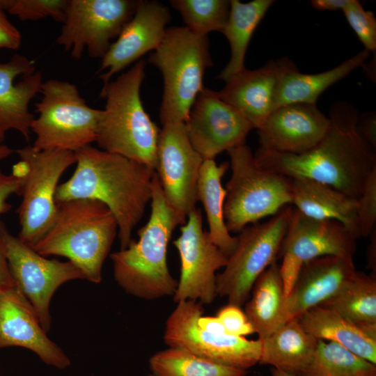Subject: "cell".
<instances>
[{
	"label": "cell",
	"mask_w": 376,
	"mask_h": 376,
	"mask_svg": "<svg viewBox=\"0 0 376 376\" xmlns=\"http://www.w3.org/2000/svg\"><path fill=\"white\" fill-rule=\"evenodd\" d=\"M358 118L352 105L336 103L330 109L327 133L313 148L301 154L258 148L255 159L268 171L321 182L357 200L376 167L375 149L359 134Z\"/></svg>",
	"instance_id": "obj_1"
},
{
	"label": "cell",
	"mask_w": 376,
	"mask_h": 376,
	"mask_svg": "<svg viewBox=\"0 0 376 376\" xmlns=\"http://www.w3.org/2000/svg\"><path fill=\"white\" fill-rule=\"evenodd\" d=\"M74 153L76 169L58 186L56 203L90 198L104 203L117 221L120 249L127 248L150 203L155 170L91 145Z\"/></svg>",
	"instance_id": "obj_2"
},
{
	"label": "cell",
	"mask_w": 376,
	"mask_h": 376,
	"mask_svg": "<svg viewBox=\"0 0 376 376\" xmlns=\"http://www.w3.org/2000/svg\"><path fill=\"white\" fill-rule=\"evenodd\" d=\"M147 223L127 248L110 255L114 279L127 294L154 300L173 296L178 281L167 265V247L174 229L184 221L166 201L155 173Z\"/></svg>",
	"instance_id": "obj_3"
},
{
	"label": "cell",
	"mask_w": 376,
	"mask_h": 376,
	"mask_svg": "<svg viewBox=\"0 0 376 376\" xmlns=\"http://www.w3.org/2000/svg\"><path fill=\"white\" fill-rule=\"evenodd\" d=\"M57 203L56 218L47 233L32 248L42 256L65 257L84 274L100 283L102 269L118 226L104 203L79 198Z\"/></svg>",
	"instance_id": "obj_4"
},
{
	"label": "cell",
	"mask_w": 376,
	"mask_h": 376,
	"mask_svg": "<svg viewBox=\"0 0 376 376\" xmlns=\"http://www.w3.org/2000/svg\"><path fill=\"white\" fill-rule=\"evenodd\" d=\"M145 61H136L126 72L102 86L106 100L95 142L99 148L145 164L154 170L160 129L145 111L140 95Z\"/></svg>",
	"instance_id": "obj_5"
},
{
	"label": "cell",
	"mask_w": 376,
	"mask_h": 376,
	"mask_svg": "<svg viewBox=\"0 0 376 376\" xmlns=\"http://www.w3.org/2000/svg\"><path fill=\"white\" fill-rule=\"evenodd\" d=\"M148 62L163 77L159 109L162 124L185 123L204 88L205 70L213 65L207 36L196 35L185 26L167 28L162 42L150 54Z\"/></svg>",
	"instance_id": "obj_6"
},
{
	"label": "cell",
	"mask_w": 376,
	"mask_h": 376,
	"mask_svg": "<svg viewBox=\"0 0 376 376\" xmlns=\"http://www.w3.org/2000/svg\"><path fill=\"white\" fill-rule=\"evenodd\" d=\"M227 152L231 175L225 188L224 219L230 233L292 205L290 178L263 168L245 143Z\"/></svg>",
	"instance_id": "obj_7"
},
{
	"label": "cell",
	"mask_w": 376,
	"mask_h": 376,
	"mask_svg": "<svg viewBox=\"0 0 376 376\" xmlns=\"http://www.w3.org/2000/svg\"><path fill=\"white\" fill-rule=\"evenodd\" d=\"M40 93L31 126L33 148L75 152L96 141L102 109L88 106L75 84L51 79L43 81Z\"/></svg>",
	"instance_id": "obj_8"
},
{
	"label": "cell",
	"mask_w": 376,
	"mask_h": 376,
	"mask_svg": "<svg viewBox=\"0 0 376 376\" xmlns=\"http://www.w3.org/2000/svg\"><path fill=\"white\" fill-rule=\"evenodd\" d=\"M15 152L19 161L13 173L21 180L22 196L17 210L20 225L18 237L32 247L52 225L57 213L55 196L59 180L76 159L73 152L39 150L32 146Z\"/></svg>",
	"instance_id": "obj_9"
},
{
	"label": "cell",
	"mask_w": 376,
	"mask_h": 376,
	"mask_svg": "<svg viewBox=\"0 0 376 376\" xmlns=\"http://www.w3.org/2000/svg\"><path fill=\"white\" fill-rule=\"evenodd\" d=\"M283 207L269 220L244 227L233 253L221 273L217 275V295L241 307L249 299L262 273L276 261L292 211Z\"/></svg>",
	"instance_id": "obj_10"
},
{
	"label": "cell",
	"mask_w": 376,
	"mask_h": 376,
	"mask_svg": "<svg viewBox=\"0 0 376 376\" xmlns=\"http://www.w3.org/2000/svg\"><path fill=\"white\" fill-rule=\"evenodd\" d=\"M202 304L181 301L169 316L164 333L169 347L180 348L214 362L247 370L259 363L262 342L245 337L210 332L198 324Z\"/></svg>",
	"instance_id": "obj_11"
},
{
	"label": "cell",
	"mask_w": 376,
	"mask_h": 376,
	"mask_svg": "<svg viewBox=\"0 0 376 376\" xmlns=\"http://www.w3.org/2000/svg\"><path fill=\"white\" fill-rule=\"evenodd\" d=\"M139 1L69 0L58 45L80 59L85 49L102 59L134 15Z\"/></svg>",
	"instance_id": "obj_12"
},
{
	"label": "cell",
	"mask_w": 376,
	"mask_h": 376,
	"mask_svg": "<svg viewBox=\"0 0 376 376\" xmlns=\"http://www.w3.org/2000/svg\"><path fill=\"white\" fill-rule=\"evenodd\" d=\"M0 240L16 285L34 308L47 333L51 327L49 306L54 294L68 281L85 279L84 274L69 260H49L39 254L13 235L1 220Z\"/></svg>",
	"instance_id": "obj_13"
},
{
	"label": "cell",
	"mask_w": 376,
	"mask_h": 376,
	"mask_svg": "<svg viewBox=\"0 0 376 376\" xmlns=\"http://www.w3.org/2000/svg\"><path fill=\"white\" fill-rule=\"evenodd\" d=\"M357 240L341 223L311 218L293 207L279 253L285 297L303 264L325 256L353 257Z\"/></svg>",
	"instance_id": "obj_14"
},
{
	"label": "cell",
	"mask_w": 376,
	"mask_h": 376,
	"mask_svg": "<svg viewBox=\"0 0 376 376\" xmlns=\"http://www.w3.org/2000/svg\"><path fill=\"white\" fill-rule=\"evenodd\" d=\"M180 235L173 241L180 259V276L173 300L212 303L217 296L216 272L224 267L228 258L212 241L203 227L200 209L191 211L180 226Z\"/></svg>",
	"instance_id": "obj_15"
},
{
	"label": "cell",
	"mask_w": 376,
	"mask_h": 376,
	"mask_svg": "<svg viewBox=\"0 0 376 376\" xmlns=\"http://www.w3.org/2000/svg\"><path fill=\"white\" fill-rule=\"evenodd\" d=\"M203 161L187 137L185 123L162 125L155 171L166 201L185 222L198 201L197 183Z\"/></svg>",
	"instance_id": "obj_16"
},
{
	"label": "cell",
	"mask_w": 376,
	"mask_h": 376,
	"mask_svg": "<svg viewBox=\"0 0 376 376\" xmlns=\"http://www.w3.org/2000/svg\"><path fill=\"white\" fill-rule=\"evenodd\" d=\"M185 125L191 146L203 160L214 159L221 152L245 143L253 129L217 91L205 87L198 95Z\"/></svg>",
	"instance_id": "obj_17"
},
{
	"label": "cell",
	"mask_w": 376,
	"mask_h": 376,
	"mask_svg": "<svg viewBox=\"0 0 376 376\" xmlns=\"http://www.w3.org/2000/svg\"><path fill=\"white\" fill-rule=\"evenodd\" d=\"M171 20L170 11L162 3L139 0L134 15L101 59L97 72L101 73L102 86L145 54L154 51L162 42Z\"/></svg>",
	"instance_id": "obj_18"
},
{
	"label": "cell",
	"mask_w": 376,
	"mask_h": 376,
	"mask_svg": "<svg viewBox=\"0 0 376 376\" xmlns=\"http://www.w3.org/2000/svg\"><path fill=\"white\" fill-rule=\"evenodd\" d=\"M26 348L47 365L64 369L70 360L47 336L38 315L16 284L0 291V349Z\"/></svg>",
	"instance_id": "obj_19"
},
{
	"label": "cell",
	"mask_w": 376,
	"mask_h": 376,
	"mask_svg": "<svg viewBox=\"0 0 376 376\" xmlns=\"http://www.w3.org/2000/svg\"><path fill=\"white\" fill-rule=\"evenodd\" d=\"M327 118L313 104L292 103L275 109L257 130L259 148L301 154L313 148L329 127Z\"/></svg>",
	"instance_id": "obj_20"
},
{
	"label": "cell",
	"mask_w": 376,
	"mask_h": 376,
	"mask_svg": "<svg viewBox=\"0 0 376 376\" xmlns=\"http://www.w3.org/2000/svg\"><path fill=\"white\" fill-rule=\"evenodd\" d=\"M42 75L35 63L22 54H15L0 63V143L6 133L15 130L30 139L31 126L35 118L29 105L40 93Z\"/></svg>",
	"instance_id": "obj_21"
},
{
	"label": "cell",
	"mask_w": 376,
	"mask_h": 376,
	"mask_svg": "<svg viewBox=\"0 0 376 376\" xmlns=\"http://www.w3.org/2000/svg\"><path fill=\"white\" fill-rule=\"evenodd\" d=\"M292 63L290 59L283 58L258 69H244L226 81L217 94L237 110L253 129L258 130L276 109L281 78Z\"/></svg>",
	"instance_id": "obj_22"
},
{
	"label": "cell",
	"mask_w": 376,
	"mask_h": 376,
	"mask_svg": "<svg viewBox=\"0 0 376 376\" xmlns=\"http://www.w3.org/2000/svg\"><path fill=\"white\" fill-rule=\"evenodd\" d=\"M356 272L353 257L325 256L303 264L286 298L285 322L333 297Z\"/></svg>",
	"instance_id": "obj_23"
},
{
	"label": "cell",
	"mask_w": 376,
	"mask_h": 376,
	"mask_svg": "<svg viewBox=\"0 0 376 376\" xmlns=\"http://www.w3.org/2000/svg\"><path fill=\"white\" fill-rule=\"evenodd\" d=\"M292 205L303 214L316 219L341 223L361 237L357 200L327 185L306 178H290Z\"/></svg>",
	"instance_id": "obj_24"
},
{
	"label": "cell",
	"mask_w": 376,
	"mask_h": 376,
	"mask_svg": "<svg viewBox=\"0 0 376 376\" xmlns=\"http://www.w3.org/2000/svg\"><path fill=\"white\" fill-rule=\"evenodd\" d=\"M298 320L304 329L315 338L336 343L376 364V338L334 310L318 305L304 313Z\"/></svg>",
	"instance_id": "obj_25"
},
{
	"label": "cell",
	"mask_w": 376,
	"mask_h": 376,
	"mask_svg": "<svg viewBox=\"0 0 376 376\" xmlns=\"http://www.w3.org/2000/svg\"><path fill=\"white\" fill-rule=\"evenodd\" d=\"M260 364L297 375L309 363L318 339L307 333L298 318L289 320L263 339Z\"/></svg>",
	"instance_id": "obj_26"
},
{
	"label": "cell",
	"mask_w": 376,
	"mask_h": 376,
	"mask_svg": "<svg viewBox=\"0 0 376 376\" xmlns=\"http://www.w3.org/2000/svg\"><path fill=\"white\" fill-rule=\"evenodd\" d=\"M369 56L370 52L363 49L336 67L317 74L301 73L292 63L281 78L276 109L292 103L316 104L320 94L357 68L362 66Z\"/></svg>",
	"instance_id": "obj_27"
},
{
	"label": "cell",
	"mask_w": 376,
	"mask_h": 376,
	"mask_svg": "<svg viewBox=\"0 0 376 376\" xmlns=\"http://www.w3.org/2000/svg\"><path fill=\"white\" fill-rule=\"evenodd\" d=\"M229 166V162L217 164L214 159L204 160L197 183V200L204 207L209 235L227 258L233 253L237 244V237L231 235L224 219L226 191L221 179Z\"/></svg>",
	"instance_id": "obj_28"
},
{
	"label": "cell",
	"mask_w": 376,
	"mask_h": 376,
	"mask_svg": "<svg viewBox=\"0 0 376 376\" xmlns=\"http://www.w3.org/2000/svg\"><path fill=\"white\" fill-rule=\"evenodd\" d=\"M285 301L280 265L275 261L258 278L245 306L244 313L259 339L268 336L285 322Z\"/></svg>",
	"instance_id": "obj_29"
},
{
	"label": "cell",
	"mask_w": 376,
	"mask_h": 376,
	"mask_svg": "<svg viewBox=\"0 0 376 376\" xmlns=\"http://www.w3.org/2000/svg\"><path fill=\"white\" fill-rule=\"evenodd\" d=\"M273 3L272 0L230 1L229 15L221 33L229 42L230 57L217 79L226 82L246 69L245 56L253 33Z\"/></svg>",
	"instance_id": "obj_30"
},
{
	"label": "cell",
	"mask_w": 376,
	"mask_h": 376,
	"mask_svg": "<svg viewBox=\"0 0 376 376\" xmlns=\"http://www.w3.org/2000/svg\"><path fill=\"white\" fill-rule=\"evenodd\" d=\"M320 305L334 310L376 338V276L357 271L336 295Z\"/></svg>",
	"instance_id": "obj_31"
},
{
	"label": "cell",
	"mask_w": 376,
	"mask_h": 376,
	"mask_svg": "<svg viewBox=\"0 0 376 376\" xmlns=\"http://www.w3.org/2000/svg\"><path fill=\"white\" fill-rule=\"evenodd\" d=\"M157 376H246L247 370L225 366L180 348L159 351L149 359Z\"/></svg>",
	"instance_id": "obj_32"
},
{
	"label": "cell",
	"mask_w": 376,
	"mask_h": 376,
	"mask_svg": "<svg viewBox=\"0 0 376 376\" xmlns=\"http://www.w3.org/2000/svg\"><path fill=\"white\" fill-rule=\"evenodd\" d=\"M296 376H376V364L336 343L318 340L309 363Z\"/></svg>",
	"instance_id": "obj_33"
},
{
	"label": "cell",
	"mask_w": 376,
	"mask_h": 376,
	"mask_svg": "<svg viewBox=\"0 0 376 376\" xmlns=\"http://www.w3.org/2000/svg\"><path fill=\"white\" fill-rule=\"evenodd\" d=\"M171 6L181 15L185 27L202 36L221 32L230 12L227 0H171Z\"/></svg>",
	"instance_id": "obj_34"
},
{
	"label": "cell",
	"mask_w": 376,
	"mask_h": 376,
	"mask_svg": "<svg viewBox=\"0 0 376 376\" xmlns=\"http://www.w3.org/2000/svg\"><path fill=\"white\" fill-rule=\"evenodd\" d=\"M69 0H0L4 10L22 21L51 17L63 23Z\"/></svg>",
	"instance_id": "obj_35"
},
{
	"label": "cell",
	"mask_w": 376,
	"mask_h": 376,
	"mask_svg": "<svg viewBox=\"0 0 376 376\" xmlns=\"http://www.w3.org/2000/svg\"><path fill=\"white\" fill-rule=\"evenodd\" d=\"M350 26L357 34L364 49L375 52L376 19L370 11H366L358 0H350L343 9Z\"/></svg>",
	"instance_id": "obj_36"
},
{
	"label": "cell",
	"mask_w": 376,
	"mask_h": 376,
	"mask_svg": "<svg viewBox=\"0 0 376 376\" xmlns=\"http://www.w3.org/2000/svg\"><path fill=\"white\" fill-rule=\"evenodd\" d=\"M357 214L361 237H368L376 230V167L369 173L357 199Z\"/></svg>",
	"instance_id": "obj_37"
},
{
	"label": "cell",
	"mask_w": 376,
	"mask_h": 376,
	"mask_svg": "<svg viewBox=\"0 0 376 376\" xmlns=\"http://www.w3.org/2000/svg\"><path fill=\"white\" fill-rule=\"evenodd\" d=\"M217 316L230 335L244 337L255 332L245 313L240 306L228 304L218 311Z\"/></svg>",
	"instance_id": "obj_38"
},
{
	"label": "cell",
	"mask_w": 376,
	"mask_h": 376,
	"mask_svg": "<svg viewBox=\"0 0 376 376\" xmlns=\"http://www.w3.org/2000/svg\"><path fill=\"white\" fill-rule=\"evenodd\" d=\"M22 43L20 31L8 19L0 4V49H17Z\"/></svg>",
	"instance_id": "obj_39"
},
{
	"label": "cell",
	"mask_w": 376,
	"mask_h": 376,
	"mask_svg": "<svg viewBox=\"0 0 376 376\" xmlns=\"http://www.w3.org/2000/svg\"><path fill=\"white\" fill-rule=\"evenodd\" d=\"M20 191V178L13 173L8 175L0 169V214L10 210L11 205L7 200L13 194L19 195Z\"/></svg>",
	"instance_id": "obj_40"
},
{
	"label": "cell",
	"mask_w": 376,
	"mask_h": 376,
	"mask_svg": "<svg viewBox=\"0 0 376 376\" xmlns=\"http://www.w3.org/2000/svg\"><path fill=\"white\" fill-rule=\"evenodd\" d=\"M357 129L361 136L376 149V117L375 113L359 115Z\"/></svg>",
	"instance_id": "obj_41"
},
{
	"label": "cell",
	"mask_w": 376,
	"mask_h": 376,
	"mask_svg": "<svg viewBox=\"0 0 376 376\" xmlns=\"http://www.w3.org/2000/svg\"><path fill=\"white\" fill-rule=\"evenodd\" d=\"M15 285V282L9 269L4 248L0 240V291Z\"/></svg>",
	"instance_id": "obj_42"
},
{
	"label": "cell",
	"mask_w": 376,
	"mask_h": 376,
	"mask_svg": "<svg viewBox=\"0 0 376 376\" xmlns=\"http://www.w3.org/2000/svg\"><path fill=\"white\" fill-rule=\"evenodd\" d=\"M198 324L200 327L214 334H228L217 316H203L198 320Z\"/></svg>",
	"instance_id": "obj_43"
},
{
	"label": "cell",
	"mask_w": 376,
	"mask_h": 376,
	"mask_svg": "<svg viewBox=\"0 0 376 376\" xmlns=\"http://www.w3.org/2000/svg\"><path fill=\"white\" fill-rule=\"evenodd\" d=\"M350 0H312L311 4L320 10H338L347 5Z\"/></svg>",
	"instance_id": "obj_44"
},
{
	"label": "cell",
	"mask_w": 376,
	"mask_h": 376,
	"mask_svg": "<svg viewBox=\"0 0 376 376\" xmlns=\"http://www.w3.org/2000/svg\"><path fill=\"white\" fill-rule=\"evenodd\" d=\"M370 242L367 248L368 267L371 269V275L376 276V230L369 237Z\"/></svg>",
	"instance_id": "obj_45"
},
{
	"label": "cell",
	"mask_w": 376,
	"mask_h": 376,
	"mask_svg": "<svg viewBox=\"0 0 376 376\" xmlns=\"http://www.w3.org/2000/svg\"><path fill=\"white\" fill-rule=\"evenodd\" d=\"M14 152H15V150H13L10 147L5 144L0 143V161L3 160L6 158L8 157Z\"/></svg>",
	"instance_id": "obj_46"
},
{
	"label": "cell",
	"mask_w": 376,
	"mask_h": 376,
	"mask_svg": "<svg viewBox=\"0 0 376 376\" xmlns=\"http://www.w3.org/2000/svg\"><path fill=\"white\" fill-rule=\"evenodd\" d=\"M271 374H272V376H296L295 375L288 373L287 372H285L283 370L274 368L271 370Z\"/></svg>",
	"instance_id": "obj_47"
},
{
	"label": "cell",
	"mask_w": 376,
	"mask_h": 376,
	"mask_svg": "<svg viewBox=\"0 0 376 376\" xmlns=\"http://www.w3.org/2000/svg\"><path fill=\"white\" fill-rule=\"evenodd\" d=\"M148 376H157V375H155L153 374V373H150V374H149Z\"/></svg>",
	"instance_id": "obj_48"
}]
</instances>
